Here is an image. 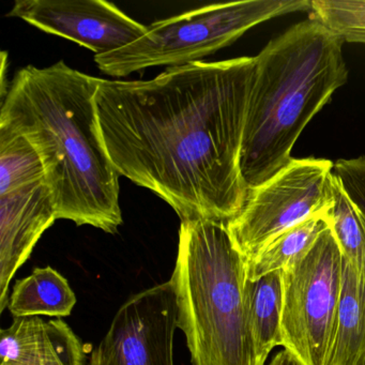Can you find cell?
<instances>
[{
	"label": "cell",
	"instance_id": "1",
	"mask_svg": "<svg viewBox=\"0 0 365 365\" xmlns=\"http://www.w3.org/2000/svg\"><path fill=\"white\" fill-rule=\"evenodd\" d=\"M255 57L168 68L149 81L102 78L96 108L121 176L181 221L227 223L245 206L240 153Z\"/></svg>",
	"mask_w": 365,
	"mask_h": 365
},
{
	"label": "cell",
	"instance_id": "2",
	"mask_svg": "<svg viewBox=\"0 0 365 365\" xmlns=\"http://www.w3.org/2000/svg\"><path fill=\"white\" fill-rule=\"evenodd\" d=\"M102 78L63 61L19 70L1 98L0 125L39 153L57 219L116 234L123 225L119 176L102 140L96 93Z\"/></svg>",
	"mask_w": 365,
	"mask_h": 365
},
{
	"label": "cell",
	"instance_id": "3",
	"mask_svg": "<svg viewBox=\"0 0 365 365\" xmlns=\"http://www.w3.org/2000/svg\"><path fill=\"white\" fill-rule=\"evenodd\" d=\"M344 42L309 16L255 57L240 153L247 191L290 163L292 147L307 123L347 83Z\"/></svg>",
	"mask_w": 365,
	"mask_h": 365
},
{
	"label": "cell",
	"instance_id": "4",
	"mask_svg": "<svg viewBox=\"0 0 365 365\" xmlns=\"http://www.w3.org/2000/svg\"><path fill=\"white\" fill-rule=\"evenodd\" d=\"M192 365H257L245 259L226 223L181 221L172 279Z\"/></svg>",
	"mask_w": 365,
	"mask_h": 365
},
{
	"label": "cell",
	"instance_id": "5",
	"mask_svg": "<svg viewBox=\"0 0 365 365\" xmlns=\"http://www.w3.org/2000/svg\"><path fill=\"white\" fill-rule=\"evenodd\" d=\"M309 0H245L215 4L158 21L130 46L95 56L102 73L125 78L159 66L202 61L242 37L249 29L271 19L311 11Z\"/></svg>",
	"mask_w": 365,
	"mask_h": 365
},
{
	"label": "cell",
	"instance_id": "6",
	"mask_svg": "<svg viewBox=\"0 0 365 365\" xmlns=\"http://www.w3.org/2000/svg\"><path fill=\"white\" fill-rule=\"evenodd\" d=\"M343 254L331 227L282 270L284 349L303 365H328L341 290Z\"/></svg>",
	"mask_w": 365,
	"mask_h": 365
},
{
	"label": "cell",
	"instance_id": "7",
	"mask_svg": "<svg viewBox=\"0 0 365 365\" xmlns=\"http://www.w3.org/2000/svg\"><path fill=\"white\" fill-rule=\"evenodd\" d=\"M333 168L326 159H292L272 178L249 191L242 210L226 223L245 260L285 230L332 208Z\"/></svg>",
	"mask_w": 365,
	"mask_h": 365
},
{
	"label": "cell",
	"instance_id": "8",
	"mask_svg": "<svg viewBox=\"0 0 365 365\" xmlns=\"http://www.w3.org/2000/svg\"><path fill=\"white\" fill-rule=\"evenodd\" d=\"M178 307L170 281L143 290L118 309L88 365H174Z\"/></svg>",
	"mask_w": 365,
	"mask_h": 365
},
{
	"label": "cell",
	"instance_id": "9",
	"mask_svg": "<svg viewBox=\"0 0 365 365\" xmlns=\"http://www.w3.org/2000/svg\"><path fill=\"white\" fill-rule=\"evenodd\" d=\"M8 16L80 44L95 56L130 46L147 31L104 0H18Z\"/></svg>",
	"mask_w": 365,
	"mask_h": 365
},
{
	"label": "cell",
	"instance_id": "10",
	"mask_svg": "<svg viewBox=\"0 0 365 365\" xmlns=\"http://www.w3.org/2000/svg\"><path fill=\"white\" fill-rule=\"evenodd\" d=\"M56 220L44 180L0 195V313L8 305L10 282Z\"/></svg>",
	"mask_w": 365,
	"mask_h": 365
},
{
	"label": "cell",
	"instance_id": "11",
	"mask_svg": "<svg viewBox=\"0 0 365 365\" xmlns=\"http://www.w3.org/2000/svg\"><path fill=\"white\" fill-rule=\"evenodd\" d=\"M87 364V350L65 322L39 316L14 318L0 332V365Z\"/></svg>",
	"mask_w": 365,
	"mask_h": 365
},
{
	"label": "cell",
	"instance_id": "12",
	"mask_svg": "<svg viewBox=\"0 0 365 365\" xmlns=\"http://www.w3.org/2000/svg\"><path fill=\"white\" fill-rule=\"evenodd\" d=\"M365 354V286L343 257L341 290L328 365H358Z\"/></svg>",
	"mask_w": 365,
	"mask_h": 365
},
{
	"label": "cell",
	"instance_id": "13",
	"mask_svg": "<svg viewBox=\"0 0 365 365\" xmlns=\"http://www.w3.org/2000/svg\"><path fill=\"white\" fill-rule=\"evenodd\" d=\"M69 282L52 267L36 268L14 284L7 309L14 318L46 315L67 317L76 304Z\"/></svg>",
	"mask_w": 365,
	"mask_h": 365
},
{
	"label": "cell",
	"instance_id": "14",
	"mask_svg": "<svg viewBox=\"0 0 365 365\" xmlns=\"http://www.w3.org/2000/svg\"><path fill=\"white\" fill-rule=\"evenodd\" d=\"M245 289L256 362L257 365H264L273 348L283 346L282 271L247 281Z\"/></svg>",
	"mask_w": 365,
	"mask_h": 365
},
{
	"label": "cell",
	"instance_id": "15",
	"mask_svg": "<svg viewBox=\"0 0 365 365\" xmlns=\"http://www.w3.org/2000/svg\"><path fill=\"white\" fill-rule=\"evenodd\" d=\"M328 212L318 213L285 230L245 260L247 281H255L269 273L282 271L303 257L320 234L330 227Z\"/></svg>",
	"mask_w": 365,
	"mask_h": 365
},
{
	"label": "cell",
	"instance_id": "16",
	"mask_svg": "<svg viewBox=\"0 0 365 365\" xmlns=\"http://www.w3.org/2000/svg\"><path fill=\"white\" fill-rule=\"evenodd\" d=\"M44 180L39 153L22 134L0 125V195Z\"/></svg>",
	"mask_w": 365,
	"mask_h": 365
},
{
	"label": "cell",
	"instance_id": "17",
	"mask_svg": "<svg viewBox=\"0 0 365 365\" xmlns=\"http://www.w3.org/2000/svg\"><path fill=\"white\" fill-rule=\"evenodd\" d=\"M334 204L329 210L330 227L343 257L365 286V219L333 175Z\"/></svg>",
	"mask_w": 365,
	"mask_h": 365
},
{
	"label": "cell",
	"instance_id": "18",
	"mask_svg": "<svg viewBox=\"0 0 365 365\" xmlns=\"http://www.w3.org/2000/svg\"><path fill=\"white\" fill-rule=\"evenodd\" d=\"M309 12L345 41L365 44V0H313Z\"/></svg>",
	"mask_w": 365,
	"mask_h": 365
},
{
	"label": "cell",
	"instance_id": "19",
	"mask_svg": "<svg viewBox=\"0 0 365 365\" xmlns=\"http://www.w3.org/2000/svg\"><path fill=\"white\" fill-rule=\"evenodd\" d=\"M333 175L365 219V157L339 160L333 168Z\"/></svg>",
	"mask_w": 365,
	"mask_h": 365
},
{
	"label": "cell",
	"instance_id": "20",
	"mask_svg": "<svg viewBox=\"0 0 365 365\" xmlns=\"http://www.w3.org/2000/svg\"><path fill=\"white\" fill-rule=\"evenodd\" d=\"M269 365H303L301 361L297 358L296 356L288 351V350L283 349L277 352L272 360H271Z\"/></svg>",
	"mask_w": 365,
	"mask_h": 365
},
{
	"label": "cell",
	"instance_id": "21",
	"mask_svg": "<svg viewBox=\"0 0 365 365\" xmlns=\"http://www.w3.org/2000/svg\"><path fill=\"white\" fill-rule=\"evenodd\" d=\"M358 365H365V354L360 361H359Z\"/></svg>",
	"mask_w": 365,
	"mask_h": 365
},
{
	"label": "cell",
	"instance_id": "22",
	"mask_svg": "<svg viewBox=\"0 0 365 365\" xmlns=\"http://www.w3.org/2000/svg\"><path fill=\"white\" fill-rule=\"evenodd\" d=\"M53 365H65V364H63V363H56V364H53Z\"/></svg>",
	"mask_w": 365,
	"mask_h": 365
}]
</instances>
